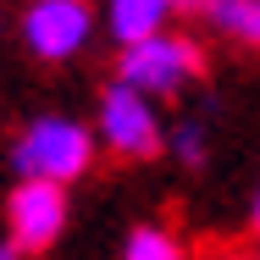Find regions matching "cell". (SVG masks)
I'll list each match as a JSON object with an SVG mask.
<instances>
[{"instance_id":"7c38bea8","label":"cell","mask_w":260,"mask_h":260,"mask_svg":"<svg viewBox=\"0 0 260 260\" xmlns=\"http://www.w3.org/2000/svg\"><path fill=\"white\" fill-rule=\"evenodd\" d=\"M0 260H22V249H17V244H11L6 233H0Z\"/></svg>"},{"instance_id":"277c9868","label":"cell","mask_w":260,"mask_h":260,"mask_svg":"<svg viewBox=\"0 0 260 260\" xmlns=\"http://www.w3.org/2000/svg\"><path fill=\"white\" fill-rule=\"evenodd\" d=\"M22 50L39 67H67L94 45L100 34V6L89 0H22Z\"/></svg>"},{"instance_id":"3957f363","label":"cell","mask_w":260,"mask_h":260,"mask_svg":"<svg viewBox=\"0 0 260 260\" xmlns=\"http://www.w3.org/2000/svg\"><path fill=\"white\" fill-rule=\"evenodd\" d=\"M94 144L100 155L122 160V166H144V160L166 155V116H160V100L127 89L122 78H111L100 89V105H94Z\"/></svg>"},{"instance_id":"8992f818","label":"cell","mask_w":260,"mask_h":260,"mask_svg":"<svg viewBox=\"0 0 260 260\" xmlns=\"http://www.w3.org/2000/svg\"><path fill=\"white\" fill-rule=\"evenodd\" d=\"M177 17V0H100V28L111 45H133L144 34H155Z\"/></svg>"},{"instance_id":"9c48e42d","label":"cell","mask_w":260,"mask_h":260,"mask_svg":"<svg viewBox=\"0 0 260 260\" xmlns=\"http://www.w3.org/2000/svg\"><path fill=\"white\" fill-rule=\"evenodd\" d=\"M166 155H177V166L200 172L210 160V122L205 116H177V122L166 127Z\"/></svg>"},{"instance_id":"8fae6325","label":"cell","mask_w":260,"mask_h":260,"mask_svg":"<svg viewBox=\"0 0 260 260\" xmlns=\"http://www.w3.org/2000/svg\"><path fill=\"white\" fill-rule=\"evenodd\" d=\"M216 260H260V244H249V249H227V255H216Z\"/></svg>"},{"instance_id":"5b68a950","label":"cell","mask_w":260,"mask_h":260,"mask_svg":"<svg viewBox=\"0 0 260 260\" xmlns=\"http://www.w3.org/2000/svg\"><path fill=\"white\" fill-rule=\"evenodd\" d=\"M72 227V194L45 177H17L6 194V238L22 255H50Z\"/></svg>"},{"instance_id":"ba28073f","label":"cell","mask_w":260,"mask_h":260,"mask_svg":"<svg viewBox=\"0 0 260 260\" xmlns=\"http://www.w3.org/2000/svg\"><path fill=\"white\" fill-rule=\"evenodd\" d=\"M122 260H194V255H188V244H183L172 227L139 221V227L122 238Z\"/></svg>"},{"instance_id":"7a4b0ae2","label":"cell","mask_w":260,"mask_h":260,"mask_svg":"<svg viewBox=\"0 0 260 260\" xmlns=\"http://www.w3.org/2000/svg\"><path fill=\"white\" fill-rule=\"evenodd\" d=\"M116 78L127 83V89H139V94H150V100H183L200 78H205V45L194 39V34H183V28H155V34H144V39H133V45H116Z\"/></svg>"},{"instance_id":"30bf717a","label":"cell","mask_w":260,"mask_h":260,"mask_svg":"<svg viewBox=\"0 0 260 260\" xmlns=\"http://www.w3.org/2000/svg\"><path fill=\"white\" fill-rule=\"evenodd\" d=\"M249 238L260 244V188H255V200H249Z\"/></svg>"},{"instance_id":"6da1fadb","label":"cell","mask_w":260,"mask_h":260,"mask_svg":"<svg viewBox=\"0 0 260 260\" xmlns=\"http://www.w3.org/2000/svg\"><path fill=\"white\" fill-rule=\"evenodd\" d=\"M100 160L94 144V127L83 116H67V111H39L17 139H11V172L17 177H45V183H83Z\"/></svg>"},{"instance_id":"52a82bcc","label":"cell","mask_w":260,"mask_h":260,"mask_svg":"<svg viewBox=\"0 0 260 260\" xmlns=\"http://www.w3.org/2000/svg\"><path fill=\"white\" fill-rule=\"evenodd\" d=\"M200 17L216 39L260 55V0H200Z\"/></svg>"}]
</instances>
